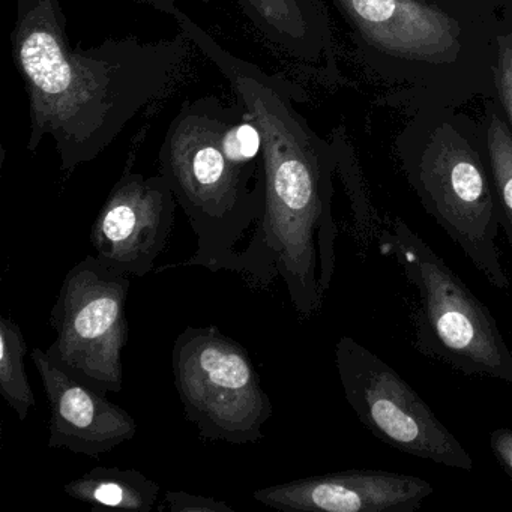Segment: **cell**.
I'll list each match as a JSON object with an SVG mask.
<instances>
[{
    "instance_id": "6da1fadb",
    "label": "cell",
    "mask_w": 512,
    "mask_h": 512,
    "mask_svg": "<svg viewBox=\"0 0 512 512\" xmlns=\"http://www.w3.org/2000/svg\"><path fill=\"white\" fill-rule=\"evenodd\" d=\"M149 4L175 19L179 31L220 70L262 133L265 214L242 251V275L260 287L283 278L299 316H314L335 272L329 149L296 112L283 80L233 55L176 0Z\"/></svg>"
},
{
    "instance_id": "7a4b0ae2",
    "label": "cell",
    "mask_w": 512,
    "mask_h": 512,
    "mask_svg": "<svg viewBox=\"0 0 512 512\" xmlns=\"http://www.w3.org/2000/svg\"><path fill=\"white\" fill-rule=\"evenodd\" d=\"M191 41H104L80 50L59 0H19L11 32L14 62L29 98L28 149L52 139L62 172L97 160L149 104L181 77Z\"/></svg>"
},
{
    "instance_id": "3957f363",
    "label": "cell",
    "mask_w": 512,
    "mask_h": 512,
    "mask_svg": "<svg viewBox=\"0 0 512 512\" xmlns=\"http://www.w3.org/2000/svg\"><path fill=\"white\" fill-rule=\"evenodd\" d=\"M223 103L215 97L187 101L172 119L158 154L160 175L197 236L187 262L209 271L242 274L241 250L248 230L265 214V169L236 166L220 145Z\"/></svg>"
},
{
    "instance_id": "277c9868",
    "label": "cell",
    "mask_w": 512,
    "mask_h": 512,
    "mask_svg": "<svg viewBox=\"0 0 512 512\" xmlns=\"http://www.w3.org/2000/svg\"><path fill=\"white\" fill-rule=\"evenodd\" d=\"M380 251L416 290L415 349L466 376L512 385V350L491 311L400 217L382 226Z\"/></svg>"
},
{
    "instance_id": "5b68a950",
    "label": "cell",
    "mask_w": 512,
    "mask_h": 512,
    "mask_svg": "<svg viewBox=\"0 0 512 512\" xmlns=\"http://www.w3.org/2000/svg\"><path fill=\"white\" fill-rule=\"evenodd\" d=\"M173 377L185 419L200 439L259 443L274 407L250 353L217 326L184 329L173 344Z\"/></svg>"
},
{
    "instance_id": "8992f818",
    "label": "cell",
    "mask_w": 512,
    "mask_h": 512,
    "mask_svg": "<svg viewBox=\"0 0 512 512\" xmlns=\"http://www.w3.org/2000/svg\"><path fill=\"white\" fill-rule=\"evenodd\" d=\"M130 287L128 275L110 271L88 254L65 275L49 317L56 338L47 355L104 395L124 388Z\"/></svg>"
},
{
    "instance_id": "52a82bcc",
    "label": "cell",
    "mask_w": 512,
    "mask_h": 512,
    "mask_svg": "<svg viewBox=\"0 0 512 512\" xmlns=\"http://www.w3.org/2000/svg\"><path fill=\"white\" fill-rule=\"evenodd\" d=\"M412 185L427 214L479 274L494 289H508L497 248L496 194L472 145L449 125L437 128L413 167Z\"/></svg>"
},
{
    "instance_id": "ba28073f",
    "label": "cell",
    "mask_w": 512,
    "mask_h": 512,
    "mask_svg": "<svg viewBox=\"0 0 512 512\" xmlns=\"http://www.w3.org/2000/svg\"><path fill=\"white\" fill-rule=\"evenodd\" d=\"M335 365L347 403L376 439L422 460L473 470L460 440L380 356L344 335L335 346Z\"/></svg>"
},
{
    "instance_id": "9c48e42d",
    "label": "cell",
    "mask_w": 512,
    "mask_h": 512,
    "mask_svg": "<svg viewBox=\"0 0 512 512\" xmlns=\"http://www.w3.org/2000/svg\"><path fill=\"white\" fill-rule=\"evenodd\" d=\"M176 203L160 173L145 176L125 170L92 224L89 241L95 257L118 274H151L169 245Z\"/></svg>"
},
{
    "instance_id": "30bf717a",
    "label": "cell",
    "mask_w": 512,
    "mask_h": 512,
    "mask_svg": "<svg viewBox=\"0 0 512 512\" xmlns=\"http://www.w3.org/2000/svg\"><path fill=\"white\" fill-rule=\"evenodd\" d=\"M433 493L418 476L346 470L259 488L253 497L286 512H415Z\"/></svg>"
},
{
    "instance_id": "8fae6325",
    "label": "cell",
    "mask_w": 512,
    "mask_h": 512,
    "mask_svg": "<svg viewBox=\"0 0 512 512\" xmlns=\"http://www.w3.org/2000/svg\"><path fill=\"white\" fill-rule=\"evenodd\" d=\"M31 359L49 403L50 448L97 458L136 437V419L124 407L68 374L46 350L34 347Z\"/></svg>"
},
{
    "instance_id": "7c38bea8",
    "label": "cell",
    "mask_w": 512,
    "mask_h": 512,
    "mask_svg": "<svg viewBox=\"0 0 512 512\" xmlns=\"http://www.w3.org/2000/svg\"><path fill=\"white\" fill-rule=\"evenodd\" d=\"M374 49L394 58L451 64L460 53V26L421 0H335Z\"/></svg>"
},
{
    "instance_id": "4fadbf2b",
    "label": "cell",
    "mask_w": 512,
    "mask_h": 512,
    "mask_svg": "<svg viewBox=\"0 0 512 512\" xmlns=\"http://www.w3.org/2000/svg\"><path fill=\"white\" fill-rule=\"evenodd\" d=\"M251 25L281 52L311 58L320 34L311 0H238Z\"/></svg>"
},
{
    "instance_id": "5bb4252c",
    "label": "cell",
    "mask_w": 512,
    "mask_h": 512,
    "mask_svg": "<svg viewBox=\"0 0 512 512\" xmlns=\"http://www.w3.org/2000/svg\"><path fill=\"white\" fill-rule=\"evenodd\" d=\"M64 491L94 508L151 512L157 506L161 487L136 469L97 466L65 484Z\"/></svg>"
},
{
    "instance_id": "9a60e30c",
    "label": "cell",
    "mask_w": 512,
    "mask_h": 512,
    "mask_svg": "<svg viewBox=\"0 0 512 512\" xmlns=\"http://www.w3.org/2000/svg\"><path fill=\"white\" fill-rule=\"evenodd\" d=\"M26 343L22 328L11 317H0V394L20 421L37 406L34 391L25 370Z\"/></svg>"
},
{
    "instance_id": "2e32d148",
    "label": "cell",
    "mask_w": 512,
    "mask_h": 512,
    "mask_svg": "<svg viewBox=\"0 0 512 512\" xmlns=\"http://www.w3.org/2000/svg\"><path fill=\"white\" fill-rule=\"evenodd\" d=\"M487 145L499 223L512 248V136L497 116L491 118Z\"/></svg>"
},
{
    "instance_id": "e0dca14e",
    "label": "cell",
    "mask_w": 512,
    "mask_h": 512,
    "mask_svg": "<svg viewBox=\"0 0 512 512\" xmlns=\"http://www.w3.org/2000/svg\"><path fill=\"white\" fill-rule=\"evenodd\" d=\"M158 511L167 512H235V509L214 497L197 496L184 490H167Z\"/></svg>"
},
{
    "instance_id": "ac0fdd59",
    "label": "cell",
    "mask_w": 512,
    "mask_h": 512,
    "mask_svg": "<svg viewBox=\"0 0 512 512\" xmlns=\"http://www.w3.org/2000/svg\"><path fill=\"white\" fill-rule=\"evenodd\" d=\"M497 47H499V58L494 70L497 91H499L503 109L512 122V34L500 35L497 38Z\"/></svg>"
},
{
    "instance_id": "d6986e66",
    "label": "cell",
    "mask_w": 512,
    "mask_h": 512,
    "mask_svg": "<svg viewBox=\"0 0 512 512\" xmlns=\"http://www.w3.org/2000/svg\"><path fill=\"white\" fill-rule=\"evenodd\" d=\"M490 448L503 472L512 479V428H496L490 434Z\"/></svg>"
}]
</instances>
